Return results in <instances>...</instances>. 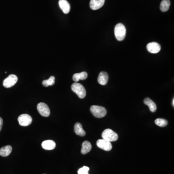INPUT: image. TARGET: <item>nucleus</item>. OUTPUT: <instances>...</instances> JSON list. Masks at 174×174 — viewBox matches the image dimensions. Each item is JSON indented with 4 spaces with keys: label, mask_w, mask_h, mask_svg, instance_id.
Returning <instances> with one entry per match:
<instances>
[{
    "label": "nucleus",
    "mask_w": 174,
    "mask_h": 174,
    "mask_svg": "<svg viewBox=\"0 0 174 174\" xmlns=\"http://www.w3.org/2000/svg\"><path fill=\"white\" fill-rule=\"evenodd\" d=\"M42 146L45 150H52L55 148L56 143L53 140H45L42 142Z\"/></svg>",
    "instance_id": "obj_12"
},
{
    "label": "nucleus",
    "mask_w": 174,
    "mask_h": 174,
    "mask_svg": "<svg viewBox=\"0 0 174 174\" xmlns=\"http://www.w3.org/2000/svg\"><path fill=\"white\" fill-rule=\"evenodd\" d=\"M172 105H173V106H174V99H173V103H172Z\"/></svg>",
    "instance_id": "obj_24"
},
{
    "label": "nucleus",
    "mask_w": 174,
    "mask_h": 174,
    "mask_svg": "<svg viewBox=\"0 0 174 174\" xmlns=\"http://www.w3.org/2000/svg\"></svg>",
    "instance_id": "obj_25"
},
{
    "label": "nucleus",
    "mask_w": 174,
    "mask_h": 174,
    "mask_svg": "<svg viewBox=\"0 0 174 174\" xmlns=\"http://www.w3.org/2000/svg\"><path fill=\"white\" fill-rule=\"evenodd\" d=\"M88 74L86 72H82L80 73L74 74L73 76V80L76 82H78L80 80H84L87 79Z\"/></svg>",
    "instance_id": "obj_18"
},
{
    "label": "nucleus",
    "mask_w": 174,
    "mask_h": 174,
    "mask_svg": "<svg viewBox=\"0 0 174 174\" xmlns=\"http://www.w3.org/2000/svg\"><path fill=\"white\" fill-rule=\"evenodd\" d=\"M92 148V146L91 143L88 141H85L82 143V149H81V153L82 154H86L91 151Z\"/></svg>",
    "instance_id": "obj_16"
},
{
    "label": "nucleus",
    "mask_w": 174,
    "mask_h": 174,
    "mask_svg": "<svg viewBox=\"0 0 174 174\" xmlns=\"http://www.w3.org/2000/svg\"><path fill=\"white\" fill-rule=\"evenodd\" d=\"M90 110L93 115L98 118L104 117L107 113L106 109L105 107L98 106H91Z\"/></svg>",
    "instance_id": "obj_4"
},
{
    "label": "nucleus",
    "mask_w": 174,
    "mask_h": 174,
    "mask_svg": "<svg viewBox=\"0 0 174 174\" xmlns=\"http://www.w3.org/2000/svg\"><path fill=\"white\" fill-rule=\"evenodd\" d=\"M12 150V148L10 145L3 146L0 149V155L1 156L7 157L10 155Z\"/></svg>",
    "instance_id": "obj_17"
},
{
    "label": "nucleus",
    "mask_w": 174,
    "mask_h": 174,
    "mask_svg": "<svg viewBox=\"0 0 174 174\" xmlns=\"http://www.w3.org/2000/svg\"><path fill=\"white\" fill-rule=\"evenodd\" d=\"M59 4L63 13L65 14L69 13L71 7L67 0H59Z\"/></svg>",
    "instance_id": "obj_11"
},
{
    "label": "nucleus",
    "mask_w": 174,
    "mask_h": 174,
    "mask_svg": "<svg viewBox=\"0 0 174 174\" xmlns=\"http://www.w3.org/2000/svg\"><path fill=\"white\" fill-rule=\"evenodd\" d=\"M98 147L106 151H110L112 149V146L111 142L105 139H99L96 143Z\"/></svg>",
    "instance_id": "obj_8"
},
{
    "label": "nucleus",
    "mask_w": 174,
    "mask_h": 174,
    "mask_svg": "<svg viewBox=\"0 0 174 174\" xmlns=\"http://www.w3.org/2000/svg\"><path fill=\"white\" fill-rule=\"evenodd\" d=\"M38 112L41 116L45 117H48L50 115L51 111L48 106L44 103H40L37 106Z\"/></svg>",
    "instance_id": "obj_6"
},
{
    "label": "nucleus",
    "mask_w": 174,
    "mask_h": 174,
    "mask_svg": "<svg viewBox=\"0 0 174 174\" xmlns=\"http://www.w3.org/2000/svg\"><path fill=\"white\" fill-rule=\"evenodd\" d=\"M18 120L19 125L22 126H27L30 125L33 121L31 116L26 114L20 115L18 117Z\"/></svg>",
    "instance_id": "obj_7"
},
{
    "label": "nucleus",
    "mask_w": 174,
    "mask_h": 174,
    "mask_svg": "<svg viewBox=\"0 0 174 174\" xmlns=\"http://www.w3.org/2000/svg\"><path fill=\"white\" fill-rule=\"evenodd\" d=\"M170 4V1L169 0H163L160 4L161 10L164 12L167 11L169 10Z\"/></svg>",
    "instance_id": "obj_19"
},
{
    "label": "nucleus",
    "mask_w": 174,
    "mask_h": 174,
    "mask_svg": "<svg viewBox=\"0 0 174 174\" xmlns=\"http://www.w3.org/2000/svg\"><path fill=\"white\" fill-rule=\"evenodd\" d=\"M155 123L160 127H165L167 125L168 122L167 120H164V119H157L156 120H155Z\"/></svg>",
    "instance_id": "obj_21"
},
{
    "label": "nucleus",
    "mask_w": 174,
    "mask_h": 174,
    "mask_svg": "<svg viewBox=\"0 0 174 174\" xmlns=\"http://www.w3.org/2000/svg\"><path fill=\"white\" fill-rule=\"evenodd\" d=\"M115 37L117 40L121 41L123 40L126 34V29L125 26L122 23H118L116 25L114 29Z\"/></svg>",
    "instance_id": "obj_1"
},
{
    "label": "nucleus",
    "mask_w": 174,
    "mask_h": 174,
    "mask_svg": "<svg viewBox=\"0 0 174 174\" xmlns=\"http://www.w3.org/2000/svg\"><path fill=\"white\" fill-rule=\"evenodd\" d=\"M18 78L15 74H10L7 78L4 80L3 86L6 88H10L14 86L18 81Z\"/></svg>",
    "instance_id": "obj_5"
},
{
    "label": "nucleus",
    "mask_w": 174,
    "mask_h": 174,
    "mask_svg": "<svg viewBox=\"0 0 174 174\" xmlns=\"http://www.w3.org/2000/svg\"><path fill=\"white\" fill-rule=\"evenodd\" d=\"M3 125V120L1 117H0V131L2 129V127Z\"/></svg>",
    "instance_id": "obj_23"
},
{
    "label": "nucleus",
    "mask_w": 174,
    "mask_h": 174,
    "mask_svg": "<svg viewBox=\"0 0 174 174\" xmlns=\"http://www.w3.org/2000/svg\"><path fill=\"white\" fill-rule=\"evenodd\" d=\"M144 103L145 105H146V106H149V110H150V111L151 112H155V111H156V105L150 98H146L145 99H144Z\"/></svg>",
    "instance_id": "obj_14"
},
{
    "label": "nucleus",
    "mask_w": 174,
    "mask_h": 174,
    "mask_svg": "<svg viewBox=\"0 0 174 174\" xmlns=\"http://www.w3.org/2000/svg\"><path fill=\"white\" fill-rule=\"evenodd\" d=\"M109 80V75L107 73L101 72L98 77V82L102 85H105L107 83Z\"/></svg>",
    "instance_id": "obj_13"
},
{
    "label": "nucleus",
    "mask_w": 174,
    "mask_h": 174,
    "mask_svg": "<svg viewBox=\"0 0 174 174\" xmlns=\"http://www.w3.org/2000/svg\"><path fill=\"white\" fill-rule=\"evenodd\" d=\"M74 132L77 135L84 136L86 135V132L83 129L82 126L80 123H76L74 127Z\"/></svg>",
    "instance_id": "obj_15"
},
{
    "label": "nucleus",
    "mask_w": 174,
    "mask_h": 174,
    "mask_svg": "<svg viewBox=\"0 0 174 174\" xmlns=\"http://www.w3.org/2000/svg\"><path fill=\"white\" fill-rule=\"evenodd\" d=\"M72 91L77 94L78 97L81 99L84 98L86 95V91L82 85L78 83H74L71 86Z\"/></svg>",
    "instance_id": "obj_2"
},
{
    "label": "nucleus",
    "mask_w": 174,
    "mask_h": 174,
    "mask_svg": "<svg viewBox=\"0 0 174 174\" xmlns=\"http://www.w3.org/2000/svg\"><path fill=\"white\" fill-rule=\"evenodd\" d=\"M148 51L152 54H156L160 52L161 49L160 45L156 42H151L146 45Z\"/></svg>",
    "instance_id": "obj_9"
},
{
    "label": "nucleus",
    "mask_w": 174,
    "mask_h": 174,
    "mask_svg": "<svg viewBox=\"0 0 174 174\" xmlns=\"http://www.w3.org/2000/svg\"><path fill=\"white\" fill-rule=\"evenodd\" d=\"M105 2V0H91L90 7L92 10H98L103 6Z\"/></svg>",
    "instance_id": "obj_10"
},
{
    "label": "nucleus",
    "mask_w": 174,
    "mask_h": 174,
    "mask_svg": "<svg viewBox=\"0 0 174 174\" xmlns=\"http://www.w3.org/2000/svg\"><path fill=\"white\" fill-rule=\"evenodd\" d=\"M55 78L54 77L51 76L49 77L48 80H43V82H42V84H43V86L45 87H48L49 86H52L55 84Z\"/></svg>",
    "instance_id": "obj_20"
},
{
    "label": "nucleus",
    "mask_w": 174,
    "mask_h": 174,
    "mask_svg": "<svg viewBox=\"0 0 174 174\" xmlns=\"http://www.w3.org/2000/svg\"><path fill=\"white\" fill-rule=\"evenodd\" d=\"M90 170V168L88 167H84L80 168L77 172L78 174H88V172Z\"/></svg>",
    "instance_id": "obj_22"
},
{
    "label": "nucleus",
    "mask_w": 174,
    "mask_h": 174,
    "mask_svg": "<svg viewBox=\"0 0 174 174\" xmlns=\"http://www.w3.org/2000/svg\"><path fill=\"white\" fill-rule=\"evenodd\" d=\"M102 137L103 139L106 140L107 141H116L118 139L117 134L114 132L111 129H107L103 131L102 134Z\"/></svg>",
    "instance_id": "obj_3"
}]
</instances>
